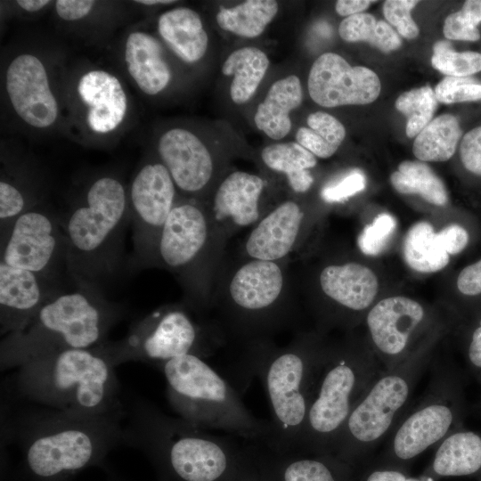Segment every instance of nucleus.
Masks as SVG:
<instances>
[{"label":"nucleus","mask_w":481,"mask_h":481,"mask_svg":"<svg viewBox=\"0 0 481 481\" xmlns=\"http://www.w3.org/2000/svg\"><path fill=\"white\" fill-rule=\"evenodd\" d=\"M330 345L320 332H300L286 346L272 340L257 343L240 354L236 363L239 392L258 377L267 395L277 453L300 452L314 386ZM265 446V445H264Z\"/></svg>","instance_id":"nucleus-3"},{"label":"nucleus","mask_w":481,"mask_h":481,"mask_svg":"<svg viewBox=\"0 0 481 481\" xmlns=\"http://www.w3.org/2000/svg\"><path fill=\"white\" fill-rule=\"evenodd\" d=\"M158 154L183 198L205 202L224 175L222 160L197 135L183 128L165 132L158 143Z\"/></svg>","instance_id":"nucleus-17"},{"label":"nucleus","mask_w":481,"mask_h":481,"mask_svg":"<svg viewBox=\"0 0 481 481\" xmlns=\"http://www.w3.org/2000/svg\"><path fill=\"white\" fill-rule=\"evenodd\" d=\"M228 240L205 202L179 197L160 232L154 266L176 276L184 290V305L192 311L211 309L215 280Z\"/></svg>","instance_id":"nucleus-9"},{"label":"nucleus","mask_w":481,"mask_h":481,"mask_svg":"<svg viewBox=\"0 0 481 481\" xmlns=\"http://www.w3.org/2000/svg\"><path fill=\"white\" fill-rule=\"evenodd\" d=\"M129 218L123 183L102 176L61 221L65 238V264L78 285H92L110 274L120 258L123 232Z\"/></svg>","instance_id":"nucleus-8"},{"label":"nucleus","mask_w":481,"mask_h":481,"mask_svg":"<svg viewBox=\"0 0 481 481\" xmlns=\"http://www.w3.org/2000/svg\"><path fill=\"white\" fill-rule=\"evenodd\" d=\"M395 228L396 221L393 216L387 213L378 215L360 233L357 240L360 250L368 256L380 254L389 242Z\"/></svg>","instance_id":"nucleus-40"},{"label":"nucleus","mask_w":481,"mask_h":481,"mask_svg":"<svg viewBox=\"0 0 481 481\" xmlns=\"http://www.w3.org/2000/svg\"><path fill=\"white\" fill-rule=\"evenodd\" d=\"M423 473L437 481L444 477L481 480V430L465 427L447 436L436 447Z\"/></svg>","instance_id":"nucleus-26"},{"label":"nucleus","mask_w":481,"mask_h":481,"mask_svg":"<svg viewBox=\"0 0 481 481\" xmlns=\"http://www.w3.org/2000/svg\"><path fill=\"white\" fill-rule=\"evenodd\" d=\"M440 243L447 254L457 255L468 245L469 236L467 230L460 224H450L437 232Z\"/></svg>","instance_id":"nucleus-49"},{"label":"nucleus","mask_w":481,"mask_h":481,"mask_svg":"<svg viewBox=\"0 0 481 481\" xmlns=\"http://www.w3.org/2000/svg\"><path fill=\"white\" fill-rule=\"evenodd\" d=\"M302 101L303 90L298 76L289 75L276 80L257 108L256 126L273 140L283 139L291 129L289 114Z\"/></svg>","instance_id":"nucleus-28"},{"label":"nucleus","mask_w":481,"mask_h":481,"mask_svg":"<svg viewBox=\"0 0 481 481\" xmlns=\"http://www.w3.org/2000/svg\"><path fill=\"white\" fill-rule=\"evenodd\" d=\"M365 322L371 350L385 371L402 363L414 350L412 341L428 323V314L420 302L394 296L372 306Z\"/></svg>","instance_id":"nucleus-16"},{"label":"nucleus","mask_w":481,"mask_h":481,"mask_svg":"<svg viewBox=\"0 0 481 481\" xmlns=\"http://www.w3.org/2000/svg\"><path fill=\"white\" fill-rule=\"evenodd\" d=\"M124 427V443L140 450L159 478L167 481H236L251 461L249 444L239 445L183 419L168 416L138 399Z\"/></svg>","instance_id":"nucleus-2"},{"label":"nucleus","mask_w":481,"mask_h":481,"mask_svg":"<svg viewBox=\"0 0 481 481\" xmlns=\"http://www.w3.org/2000/svg\"><path fill=\"white\" fill-rule=\"evenodd\" d=\"M158 30L168 47L183 61L193 63L206 53L208 37L197 12L179 7L162 13Z\"/></svg>","instance_id":"nucleus-29"},{"label":"nucleus","mask_w":481,"mask_h":481,"mask_svg":"<svg viewBox=\"0 0 481 481\" xmlns=\"http://www.w3.org/2000/svg\"><path fill=\"white\" fill-rule=\"evenodd\" d=\"M365 185V175L362 171L355 169L325 185L322 189L320 196L326 203H340L363 191Z\"/></svg>","instance_id":"nucleus-42"},{"label":"nucleus","mask_w":481,"mask_h":481,"mask_svg":"<svg viewBox=\"0 0 481 481\" xmlns=\"http://www.w3.org/2000/svg\"><path fill=\"white\" fill-rule=\"evenodd\" d=\"M269 63L267 55L254 46L241 47L229 54L222 65V72L232 77L230 96L234 103H246L254 96Z\"/></svg>","instance_id":"nucleus-31"},{"label":"nucleus","mask_w":481,"mask_h":481,"mask_svg":"<svg viewBox=\"0 0 481 481\" xmlns=\"http://www.w3.org/2000/svg\"><path fill=\"white\" fill-rule=\"evenodd\" d=\"M260 161L267 171L283 177L289 191L295 195L306 194L314 183L311 170L317 165V159L297 142L264 147Z\"/></svg>","instance_id":"nucleus-30"},{"label":"nucleus","mask_w":481,"mask_h":481,"mask_svg":"<svg viewBox=\"0 0 481 481\" xmlns=\"http://www.w3.org/2000/svg\"><path fill=\"white\" fill-rule=\"evenodd\" d=\"M249 450L251 453L250 463L236 481H271L257 464L250 444Z\"/></svg>","instance_id":"nucleus-52"},{"label":"nucleus","mask_w":481,"mask_h":481,"mask_svg":"<svg viewBox=\"0 0 481 481\" xmlns=\"http://www.w3.org/2000/svg\"><path fill=\"white\" fill-rule=\"evenodd\" d=\"M77 93L87 107L86 122L92 131L107 134L124 120L126 96L114 75L101 69L90 70L80 77Z\"/></svg>","instance_id":"nucleus-25"},{"label":"nucleus","mask_w":481,"mask_h":481,"mask_svg":"<svg viewBox=\"0 0 481 481\" xmlns=\"http://www.w3.org/2000/svg\"><path fill=\"white\" fill-rule=\"evenodd\" d=\"M255 461L271 481H355L357 471L334 454L277 453L251 443Z\"/></svg>","instance_id":"nucleus-24"},{"label":"nucleus","mask_w":481,"mask_h":481,"mask_svg":"<svg viewBox=\"0 0 481 481\" xmlns=\"http://www.w3.org/2000/svg\"><path fill=\"white\" fill-rule=\"evenodd\" d=\"M307 126H301L296 133V142L316 158L331 157L346 136V129L335 117L323 111L311 113Z\"/></svg>","instance_id":"nucleus-36"},{"label":"nucleus","mask_w":481,"mask_h":481,"mask_svg":"<svg viewBox=\"0 0 481 481\" xmlns=\"http://www.w3.org/2000/svg\"><path fill=\"white\" fill-rule=\"evenodd\" d=\"M179 197L171 175L160 161L146 163L134 177L128 208L137 265L154 266L160 232Z\"/></svg>","instance_id":"nucleus-14"},{"label":"nucleus","mask_w":481,"mask_h":481,"mask_svg":"<svg viewBox=\"0 0 481 481\" xmlns=\"http://www.w3.org/2000/svg\"><path fill=\"white\" fill-rule=\"evenodd\" d=\"M174 0H138L135 3L144 5H157V4H170L175 3Z\"/></svg>","instance_id":"nucleus-55"},{"label":"nucleus","mask_w":481,"mask_h":481,"mask_svg":"<svg viewBox=\"0 0 481 481\" xmlns=\"http://www.w3.org/2000/svg\"><path fill=\"white\" fill-rule=\"evenodd\" d=\"M310 221L308 208L298 199L280 200L251 228L242 245V256L289 260L306 235Z\"/></svg>","instance_id":"nucleus-21"},{"label":"nucleus","mask_w":481,"mask_h":481,"mask_svg":"<svg viewBox=\"0 0 481 481\" xmlns=\"http://www.w3.org/2000/svg\"><path fill=\"white\" fill-rule=\"evenodd\" d=\"M434 341L424 342L402 363L371 382L350 413L333 454L356 471L368 464L412 403L418 382L434 359Z\"/></svg>","instance_id":"nucleus-10"},{"label":"nucleus","mask_w":481,"mask_h":481,"mask_svg":"<svg viewBox=\"0 0 481 481\" xmlns=\"http://www.w3.org/2000/svg\"><path fill=\"white\" fill-rule=\"evenodd\" d=\"M382 371L366 345L346 340L330 346L314 386L299 452L333 454L350 413Z\"/></svg>","instance_id":"nucleus-12"},{"label":"nucleus","mask_w":481,"mask_h":481,"mask_svg":"<svg viewBox=\"0 0 481 481\" xmlns=\"http://www.w3.org/2000/svg\"><path fill=\"white\" fill-rule=\"evenodd\" d=\"M61 290L53 278L0 262V332L23 330Z\"/></svg>","instance_id":"nucleus-23"},{"label":"nucleus","mask_w":481,"mask_h":481,"mask_svg":"<svg viewBox=\"0 0 481 481\" xmlns=\"http://www.w3.org/2000/svg\"><path fill=\"white\" fill-rule=\"evenodd\" d=\"M461 10L475 20L477 24L481 22V0L465 1Z\"/></svg>","instance_id":"nucleus-53"},{"label":"nucleus","mask_w":481,"mask_h":481,"mask_svg":"<svg viewBox=\"0 0 481 481\" xmlns=\"http://www.w3.org/2000/svg\"><path fill=\"white\" fill-rule=\"evenodd\" d=\"M6 91L15 112L29 125L45 128L55 122L58 104L45 68L35 55L20 54L10 63Z\"/></svg>","instance_id":"nucleus-22"},{"label":"nucleus","mask_w":481,"mask_h":481,"mask_svg":"<svg viewBox=\"0 0 481 481\" xmlns=\"http://www.w3.org/2000/svg\"><path fill=\"white\" fill-rule=\"evenodd\" d=\"M216 322L226 342L241 345L240 354L290 328L294 304L289 260L246 257L227 263L217 272L211 298Z\"/></svg>","instance_id":"nucleus-4"},{"label":"nucleus","mask_w":481,"mask_h":481,"mask_svg":"<svg viewBox=\"0 0 481 481\" xmlns=\"http://www.w3.org/2000/svg\"><path fill=\"white\" fill-rule=\"evenodd\" d=\"M191 312L184 304L161 306L133 324L123 338L106 340L101 346L115 367L128 362L159 367L184 355L205 359L226 339L215 320L198 321Z\"/></svg>","instance_id":"nucleus-13"},{"label":"nucleus","mask_w":481,"mask_h":481,"mask_svg":"<svg viewBox=\"0 0 481 481\" xmlns=\"http://www.w3.org/2000/svg\"><path fill=\"white\" fill-rule=\"evenodd\" d=\"M159 481H167V480L163 479V478H159Z\"/></svg>","instance_id":"nucleus-57"},{"label":"nucleus","mask_w":481,"mask_h":481,"mask_svg":"<svg viewBox=\"0 0 481 481\" xmlns=\"http://www.w3.org/2000/svg\"><path fill=\"white\" fill-rule=\"evenodd\" d=\"M373 2L369 0H338L335 9L340 16L349 17L363 12Z\"/></svg>","instance_id":"nucleus-51"},{"label":"nucleus","mask_w":481,"mask_h":481,"mask_svg":"<svg viewBox=\"0 0 481 481\" xmlns=\"http://www.w3.org/2000/svg\"><path fill=\"white\" fill-rule=\"evenodd\" d=\"M316 283L326 302L318 316L329 306L319 321L322 329L350 325L353 316L370 308L379 289L373 271L353 261L325 265L317 273Z\"/></svg>","instance_id":"nucleus-18"},{"label":"nucleus","mask_w":481,"mask_h":481,"mask_svg":"<svg viewBox=\"0 0 481 481\" xmlns=\"http://www.w3.org/2000/svg\"><path fill=\"white\" fill-rule=\"evenodd\" d=\"M464 358L467 371L474 378L481 375V314L475 317L467 330Z\"/></svg>","instance_id":"nucleus-47"},{"label":"nucleus","mask_w":481,"mask_h":481,"mask_svg":"<svg viewBox=\"0 0 481 481\" xmlns=\"http://www.w3.org/2000/svg\"><path fill=\"white\" fill-rule=\"evenodd\" d=\"M403 253L406 264L420 273L440 271L450 260L437 232L428 222H418L409 229L404 237Z\"/></svg>","instance_id":"nucleus-32"},{"label":"nucleus","mask_w":481,"mask_h":481,"mask_svg":"<svg viewBox=\"0 0 481 481\" xmlns=\"http://www.w3.org/2000/svg\"><path fill=\"white\" fill-rule=\"evenodd\" d=\"M437 107L433 89L428 86L404 92L395 101V108L407 117L406 135L412 138L432 120Z\"/></svg>","instance_id":"nucleus-38"},{"label":"nucleus","mask_w":481,"mask_h":481,"mask_svg":"<svg viewBox=\"0 0 481 481\" xmlns=\"http://www.w3.org/2000/svg\"><path fill=\"white\" fill-rule=\"evenodd\" d=\"M460 158L468 171L481 176V126L464 135L460 146Z\"/></svg>","instance_id":"nucleus-46"},{"label":"nucleus","mask_w":481,"mask_h":481,"mask_svg":"<svg viewBox=\"0 0 481 481\" xmlns=\"http://www.w3.org/2000/svg\"><path fill=\"white\" fill-rule=\"evenodd\" d=\"M312 100L325 108L363 105L374 102L381 89L378 75L363 66H351L334 53L320 55L307 80Z\"/></svg>","instance_id":"nucleus-19"},{"label":"nucleus","mask_w":481,"mask_h":481,"mask_svg":"<svg viewBox=\"0 0 481 481\" xmlns=\"http://www.w3.org/2000/svg\"><path fill=\"white\" fill-rule=\"evenodd\" d=\"M390 181L403 194H420L431 204L444 206L448 200L444 183L425 163L405 160L400 163Z\"/></svg>","instance_id":"nucleus-35"},{"label":"nucleus","mask_w":481,"mask_h":481,"mask_svg":"<svg viewBox=\"0 0 481 481\" xmlns=\"http://www.w3.org/2000/svg\"><path fill=\"white\" fill-rule=\"evenodd\" d=\"M477 26L475 20L461 9L445 19L443 30L447 39L474 42L480 38Z\"/></svg>","instance_id":"nucleus-45"},{"label":"nucleus","mask_w":481,"mask_h":481,"mask_svg":"<svg viewBox=\"0 0 481 481\" xmlns=\"http://www.w3.org/2000/svg\"><path fill=\"white\" fill-rule=\"evenodd\" d=\"M94 4V1L91 0H58L55 2V9L61 19L72 21L86 16Z\"/></svg>","instance_id":"nucleus-50"},{"label":"nucleus","mask_w":481,"mask_h":481,"mask_svg":"<svg viewBox=\"0 0 481 481\" xmlns=\"http://www.w3.org/2000/svg\"><path fill=\"white\" fill-rule=\"evenodd\" d=\"M481 481V480H480Z\"/></svg>","instance_id":"nucleus-58"},{"label":"nucleus","mask_w":481,"mask_h":481,"mask_svg":"<svg viewBox=\"0 0 481 481\" xmlns=\"http://www.w3.org/2000/svg\"><path fill=\"white\" fill-rule=\"evenodd\" d=\"M167 383V399L178 416L204 430L217 429L268 447L270 420L254 416L234 386L204 358L177 356L159 365Z\"/></svg>","instance_id":"nucleus-7"},{"label":"nucleus","mask_w":481,"mask_h":481,"mask_svg":"<svg viewBox=\"0 0 481 481\" xmlns=\"http://www.w3.org/2000/svg\"><path fill=\"white\" fill-rule=\"evenodd\" d=\"M115 368L101 345L58 351L19 366L14 389L30 403L71 414L122 412L126 411Z\"/></svg>","instance_id":"nucleus-5"},{"label":"nucleus","mask_w":481,"mask_h":481,"mask_svg":"<svg viewBox=\"0 0 481 481\" xmlns=\"http://www.w3.org/2000/svg\"><path fill=\"white\" fill-rule=\"evenodd\" d=\"M338 33L346 42H367L384 53L396 50L402 44L389 24L366 12L345 18L339 24Z\"/></svg>","instance_id":"nucleus-37"},{"label":"nucleus","mask_w":481,"mask_h":481,"mask_svg":"<svg viewBox=\"0 0 481 481\" xmlns=\"http://www.w3.org/2000/svg\"><path fill=\"white\" fill-rule=\"evenodd\" d=\"M122 314L121 307L107 300L94 286L61 290L23 330L4 336L0 342L1 370L18 368L50 353L101 345Z\"/></svg>","instance_id":"nucleus-6"},{"label":"nucleus","mask_w":481,"mask_h":481,"mask_svg":"<svg viewBox=\"0 0 481 481\" xmlns=\"http://www.w3.org/2000/svg\"><path fill=\"white\" fill-rule=\"evenodd\" d=\"M266 181L240 170L224 175L205 204L216 225L228 239L239 230L253 227L275 205L267 202Z\"/></svg>","instance_id":"nucleus-20"},{"label":"nucleus","mask_w":481,"mask_h":481,"mask_svg":"<svg viewBox=\"0 0 481 481\" xmlns=\"http://www.w3.org/2000/svg\"><path fill=\"white\" fill-rule=\"evenodd\" d=\"M475 379H476V380L478 382V384H479L480 387H481V375L476 377ZM477 407L478 409H481V396H480V400H479V402H478Z\"/></svg>","instance_id":"nucleus-56"},{"label":"nucleus","mask_w":481,"mask_h":481,"mask_svg":"<svg viewBox=\"0 0 481 481\" xmlns=\"http://www.w3.org/2000/svg\"><path fill=\"white\" fill-rule=\"evenodd\" d=\"M432 66L447 77H466L481 71V53L456 52L448 41H438L433 47Z\"/></svg>","instance_id":"nucleus-39"},{"label":"nucleus","mask_w":481,"mask_h":481,"mask_svg":"<svg viewBox=\"0 0 481 481\" xmlns=\"http://www.w3.org/2000/svg\"><path fill=\"white\" fill-rule=\"evenodd\" d=\"M459 292L465 297L481 295V258L465 266L456 280Z\"/></svg>","instance_id":"nucleus-48"},{"label":"nucleus","mask_w":481,"mask_h":481,"mask_svg":"<svg viewBox=\"0 0 481 481\" xmlns=\"http://www.w3.org/2000/svg\"><path fill=\"white\" fill-rule=\"evenodd\" d=\"M437 102L456 103L481 100V82L470 77H445L436 86Z\"/></svg>","instance_id":"nucleus-41"},{"label":"nucleus","mask_w":481,"mask_h":481,"mask_svg":"<svg viewBox=\"0 0 481 481\" xmlns=\"http://www.w3.org/2000/svg\"><path fill=\"white\" fill-rule=\"evenodd\" d=\"M419 1L387 0L383 4V13L387 21L395 26L398 33L408 39L419 35V29L412 18L411 12Z\"/></svg>","instance_id":"nucleus-44"},{"label":"nucleus","mask_w":481,"mask_h":481,"mask_svg":"<svg viewBox=\"0 0 481 481\" xmlns=\"http://www.w3.org/2000/svg\"><path fill=\"white\" fill-rule=\"evenodd\" d=\"M0 238V262L8 265L53 278L59 263L65 262L61 220L46 210L35 208L27 210Z\"/></svg>","instance_id":"nucleus-15"},{"label":"nucleus","mask_w":481,"mask_h":481,"mask_svg":"<svg viewBox=\"0 0 481 481\" xmlns=\"http://www.w3.org/2000/svg\"><path fill=\"white\" fill-rule=\"evenodd\" d=\"M125 61L130 76L146 94H158L171 79V71L163 57L162 47L148 33L136 31L127 37Z\"/></svg>","instance_id":"nucleus-27"},{"label":"nucleus","mask_w":481,"mask_h":481,"mask_svg":"<svg viewBox=\"0 0 481 481\" xmlns=\"http://www.w3.org/2000/svg\"><path fill=\"white\" fill-rule=\"evenodd\" d=\"M461 135L457 118L451 114L436 117L416 136L413 153L422 161H446L454 154Z\"/></svg>","instance_id":"nucleus-34"},{"label":"nucleus","mask_w":481,"mask_h":481,"mask_svg":"<svg viewBox=\"0 0 481 481\" xmlns=\"http://www.w3.org/2000/svg\"><path fill=\"white\" fill-rule=\"evenodd\" d=\"M19 6L28 12H37L50 4L48 0H19Z\"/></svg>","instance_id":"nucleus-54"},{"label":"nucleus","mask_w":481,"mask_h":481,"mask_svg":"<svg viewBox=\"0 0 481 481\" xmlns=\"http://www.w3.org/2000/svg\"><path fill=\"white\" fill-rule=\"evenodd\" d=\"M36 405L10 426L21 452V481H69L124 442L126 412L83 416Z\"/></svg>","instance_id":"nucleus-1"},{"label":"nucleus","mask_w":481,"mask_h":481,"mask_svg":"<svg viewBox=\"0 0 481 481\" xmlns=\"http://www.w3.org/2000/svg\"><path fill=\"white\" fill-rule=\"evenodd\" d=\"M278 9L274 0H248L230 8H221L216 14V22L224 31L254 38L265 31Z\"/></svg>","instance_id":"nucleus-33"},{"label":"nucleus","mask_w":481,"mask_h":481,"mask_svg":"<svg viewBox=\"0 0 481 481\" xmlns=\"http://www.w3.org/2000/svg\"><path fill=\"white\" fill-rule=\"evenodd\" d=\"M355 481H437L436 479L421 473L412 476L410 470L380 463L371 460L368 464L357 471Z\"/></svg>","instance_id":"nucleus-43"},{"label":"nucleus","mask_w":481,"mask_h":481,"mask_svg":"<svg viewBox=\"0 0 481 481\" xmlns=\"http://www.w3.org/2000/svg\"><path fill=\"white\" fill-rule=\"evenodd\" d=\"M420 396L407 408L372 460L410 470L413 461L464 428L465 378L452 360L433 359Z\"/></svg>","instance_id":"nucleus-11"}]
</instances>
